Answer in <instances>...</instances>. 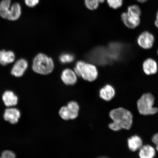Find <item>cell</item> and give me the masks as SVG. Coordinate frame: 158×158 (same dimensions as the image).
<instances>
[{
	"label": "cell",
	"instance_id": "obj_1",
	"mask_svg": "<svg viewBox=\"0 0 158 158\" xmlns=\"http://www.w3.org/2000/svg\"><path fill=\"white\" fill-rule=\"evenodd\" d=\"M110 118L113 120L109 127L110 129L118 131L122 129L129 130L133 124V116L131 112L123 108L115 109L110 111Z\"/></svg>",
	"mask_w": 158,
	"mask_h": 158
},
{
	"label": "cell",
	"instance_id": "obj_2",
	"mask_svg": "<svg viewBox=\"0 0 158 158\" xmlns=\"http://www.w3.org/2000/svg\"><path fill=\"white\" fill-rule=\"evenodd\" d=\"M54 67L52 59L44 53H38L33 59L31 68L35 73L48 75L52 72Z\"/></svg>",
	"mask_w": 158,
	"mask_h": 158
},
{
	"label": "cell",
	"instance_id": "obj_3",
	"mask_svg": "<svg viewBox=\"0 0 158 158\" xmlns=\"http://www.w3.org/2000/svg\"><path fill=\"white\" fill-rule=\"evenodd\" d=\"M21 6L19 3L11 4V0H2L0 2V17L10 21H16L20 17Z\"/></svg>",
	"mask_w": 158,
	"mask_h": 158
},
{
	"label": "cell",
	"instance_id": "obj_4",
	"mask_svg": "<svg viewBox=\"0 0 158 158\" xmlns=\"http://www.w3.org/2000/svg\"><path fill=\"white\" fill-rule=\"evenodd\" d=\"M155 103V97L151 93H146L142 94L137 102L139 113L144 115H152L157 113L158 109L153 106Z\"/></svg>",
	"mask_w": 158,
	"mask_h": 158
},
{
	"label": "cell",
	"instance_id": "obj_5",
	"mask_svg": "<svg viewBox=\"0 0 158 158\" xmlns=\"http://www.w3.org/2000/svg\"><path fill=\"white\" fill-rule=\"evenodd\" d=\"M122 23L127 28L133 29L137 28L141 24V16L127 11L121 15Z\"/></svg>",
	"mask_w": 158,
	"mask_h": 158
},
{
	"label": "cell",
	"instance_id": "obj_6",
	"mask_svg": "<svg viewBox=\"0 0 158 158\" xmlns=\"http://www.w3.org/2000/svg\"><path fill=\"white\" fill-rule=\"evenodd\" d=\"M28 66V62L26 59L19 58L14 63L11 69L10 74L15 78H21L27 72Z\"/></svg>",
	"mask_w": 158,
	"mask_h": 158
},
{
	"label": "cell",
	"instance_id": "obj_7",
	"mask_svg": "<svg viewBox=\"0 0 158 158\" xmlns=\"http://www.w3.org/2000/svg\"><path fill=\"white\" fill-rule=\"evenodd\" d=\"M155 37L151 33L148 31L142 32L138 36L137 39V43L138 45L145 49H151L152 47Z\"/></svg>",
	"mask_w": 158,
	"mask_h": 158
},
{
	"label": "cell",
	"instance_id": "obj_8",
	"mask_svg": "<svg viewBox=\"0 0 158 158\" xmlns=\"http://www.w3.org/2000/svg\"><path fill=\"white\" fill-rule=\"evenodd\" d=\"M98 75L97 69L94 65L86 63L82 70L81 77L85 80L92 82L97 78Z\"/></svg>",
	"mask_w": 158,
	"mask_h": 158
},
{
	"label": "cell",
	"instance_id": "obj_9",
	"mask_svg": "<svg viewBox=\"0 0 158 158\" xmlns=\"http://www.w3.org/2000/svg\"><path fill=\"white\" fill-rule=\"evenodd\" d=\"M21 112L16 108L9 107L5 110L3 118L6 121L12 124H16L21 117Z\"/></svg>",
	"mask_w": 158,
	"mask_h": 158
},
{
	"label": "cell",
	"instance_id": "obj_10",
	"mask_svg": "<svg viewBox=\"0 0 158 158\" xmlns=\"http://www.w3.org/2000/svg\"><path fill=\"white\" fill-rule=\"evenodd\" d=\"M15 53L12 50L2 49L0 50V64L6 66L13 64L15 61Z\"/></svg>",
	"mask_w": 158,
	"mask_h": 158
},
{
	"label": "cell",
	"instance_id": "obj_11",
	"mask_svg": "<svg viewBox=\"0 0 158 158\" xmlns=\"http://www.w3.org/2000/svg\"><path fill=\"white\" fill-rule=\"evenodd\" d=\"M2 99L5 106L8 107L15 106L18 103V97L14 92L11 90H6L4 92Z\"/></svg>",
	"mask_w": 158,
	"mask_h": 158
},
{
	"label": "cell",
	"instance_id": "obj_12",
	"mask_svg": "<svg viewBox=\"0 0 158 158\" xmlns=\"http://www.w3.org/2000/svg\"><path fill=\"white\" fill-rule=\"evenodd\" d=\"M143 67L144 73L148 76L155 74L157 72V63L154 59L151 58H148L144 61Z\"/></svg>",
	"mask_w": 158,
	"mask_h": 158
},
{
	"label": "cell",
	"instance_id": "obj_13",
	"mask_svg": "<svg viewBox=\"0 0 158 158\" xmlns=\"http://www.w3.org/2000/svg\"><path fill=\"white\" fill-rule=\"evenodd\" d=\"M61 78L62 81L66 85H73L77 80V75L74 71L69 69L63 71Z\"/></svg>",
	"mask_w": 158,
	"mask_h": 158
},
{
	"label": "cell",
	"instance_id": "obj_14",
	"mask_svg": "<svg viewBox=\"0 0 158 158\" xmlns=\"http://www.w3.org/2000/svg\"><path fill=\"white\" fill-rule=\"evenodd\" d=\"M115 94V89L110 84L106 85L100 91V97L106 101L111 100L114 98Z\"/></svg>",
	"mask_w": 158,
	"mask_h": 158
},
{
	"label": "cell",
	"instance_id": "obj_15",
	"mask_svg": "<svg viewBox=\"0 0 158 158\" xmlns=\"http://www.w3.org/2000/svg\"><path fill=\"white\" fill-rule=\"evenodd\" d=\"M156 155L155 149L149 145H146L139 149V153L140 158H154Z\"/></svg>",
	"mask_w": 158,
	"mask_h": 158
},
{
	"label": "cell",
	"instance_id": "obj_16",
	"mask_svg": "<svg viewBox=\"0 0 158 158\" xmlns=\"http://www.w3.org/2000/svg\"><path fill=\"white\" fill-rule=\"evenodd\" d=\"M128 145L130 150L135 152L141 148L143 145L141 138L137 135H134L128 140Z\"/></svg>",
	"mask_w": 158,
	"mask_h": 158
},
{
	"label": "cell",
	"instance_id": "obj_17",
	"mask_svg": "<svg viewBox=\"0 0 158 158\" xmlns=\"http://www.w3.org/2000/svg\"><path fill=\"white\" fill-rule=\"evenodd\" d=\"M67 106L70 114V119H74L77 117L79 106L77 102L73 101L69 102Z\"/></svg>",
	"mask_w": 158,
	"mask_h": 158
},
{
	"label": "cell",
	"instance_id": "obj_18",
	"mask_svg": "<svg viewBox=\"0 0 158 158\" xmlns=\"http://www.w3.org/2000/svg\"><path fill=\"white\" fill-rule=\"evenodd\" d=\"M105 0H85V5L89 10H94L98 9L100 3H103Z\"/></svg>",
	"mask_w": 158,
	"mask_h": 158
},
{
	"label": "cell",
	"instance_id": "obj_19",
	"mask_svg": "<svg viewBox=\"0 0 158 158\" xmlns=\"http://www.w3.org/2000/svg\"><path fill=\"white\" fill-rule=\"evenodd\" d=\"M107 2L110 7L116 9L122 6L123 3V0H107Z\"/></svg>",
	"mask_w": 158,
	"mask_h": 158
},
{
	"label": "cell",
	"instance_id": "obj_20",
	"mask_svg": "<svg viewBox=\"0 0 158 158\" xmlns=\"http://www.w3.org/2000/svg\"><path fill=\"white\" fill-rule=\"evenodd\" d=\"M59 115L63 119L68 120L70 119V114L67 106H63L59 111Z\"/></svg>",
	"mask_w": 158,
	"mask_h": 158
},
{
	"label": "cell",
	"instance_id": "obj_21",
	"mask_svg": "<svg viewBox=\"0 0 158 158\" xmlns=\"http://www.w3.org/2000/svg\"><path fill=\"white\" fill-rule=\"evenodd\" d=\"M86 63L83 62V61H79L77 63L76 66L74 68V72L76 74L77 76H81V74L83 69Z\"/></svg>",
	"mask_w": 158,
	"mask_h": 158
},
{
	"label": "cell",
	"instance_id": "obj_22",
	"mask_svg": "<svg viewBox=\"0 0 158 158\" xmlns=\"http://www.w3.org/2000/svg\"><path fill=\"white\" fill-rule=\"evenodd\" d=\"M127 11L131 12L140 16L141 15V8L137 5H134L129 6L128 7Z\"/></svg>",
	"mask_w": 158,
	"mask_h": 158
},
{
	"label": "cell",
	"instance_id": "obj_23",
	"mask_svg": "<svg viewBox=\"0 0 158 158\" xmlns=\"http://www.w3.org/2000/svg\"><path fill=\"white\" fill-rule=\"evenodd\" d=\"M1 157L3 158H16V155L13 151L6 150L2 152Z\"/></svg>",
	"mask_w": 158,
	"mask_h": 158
},
{
	"label": "cell",
	"instance_id": "obj_24",
	"mask_svg": "<svg viewBox=\"0 0 158 158\" xmlns=\"http://www.w3.org/2000/svg\"><path fill=\"white\" fill-rule=\"evenodd\" d=\"M74 57L72 55L69 54H65L62 55L60 60L63 63L70 62L73 60Z\"/></svg>",
	"mask_w": 158,
	"mask_h": 158
},
{
	"label": "cell",
	"instance_id": "obj_25",
	"mask_svg": "<svg viewBox=\"0 0 158 158\" xmlns=\"http://www.w3.org/2000/svg\"><path fill=\"white\" fill-rule=\"evenodd\" d=\"M25 3L27 7H34L38 4L39 0H24Z\"/></svg>",
	"mask_w": 158,
	"mask_h": 158
},
{
	"label": "cell",
	"instance_id": "obj_26",
	"mask_svg": "<svg viewBox=\"0 0 158 158\" xmlns=\"http://www.w3.org/2000/svg\"><path fill=\"white\" fill-rule=\"evenodd\" d=\"M152 141L156 145V149L158 152V133L155 134L152 138Z\"/></svg>",
	"mask_w": 158,
	"mask_h": 158
},
{
	"label": "cell",
	"instance_id": "obj_27",
	"mask_svg": "<svg viewBox=\"0 0 158 158\" xmlns=\"http://www.w3.org/2000/svg\"><path fill=\"white\" fill-rule=\"evenodd\" d=\"M154 24L156 27L158 28V11L157 12L156 15V19L154 21Z\"/></svg>",
	"mask_w": 158,
	"mask_h": 158
},
{
	"label": "cell",
	"instance_id": "obj_28",
	"mask_svg": "<svg viewBox=\"0 0 158 158\" xmlns=\"http://www.w3.org/2000/svg\"><path fill=\"white\" fill-rule=\"evenodd\" d=\"M137 1L141 3H144L146 2L148 0H137Z\"/></svg>",
	"mask_w": 158,
	"mask_h": 158
},
{
	"label": "cell",
	"instance_id": "obj_29",
	"mask_svg": "<svg viewBox=\"0 0 158 158\" xmlns=\"http://www.w3.org/2000/svg\"><path fill=\"white\" fill-rule=\"evenodd\" d=\"M106 158V157H100V158Z\"/></svg>",
	"mask_w": 158,
	"mask_h": 158
},
{
	"label": "cell",
	"instance_id": "obj_30",
	"mask_svg": "<svg viewBox=\"0 0 158 158\" xmlns=\"http://www.w3.org/2000/svg\"><path fill=\"white\" fill-rule=\"evenodd\" d=\"M157 54H158V51H157Z\"/></svg>",
	"mask_w": 158,
	"mask_h": 158
},
{
	"label": "cell",
	"instance_id": "obj_31",
	"mask_svg": "<svg viewBox=\"0 0 158 158\" xmlns=\"http://www.w3.org/2000/svg\"><path fill=\"white\" fill-rule=\"evenodd\" d=\"M0 158H3L2 157H0Z\"/></svg>",
	"mask_w": 158,
	"mask_h": 158
}]
</instances>
